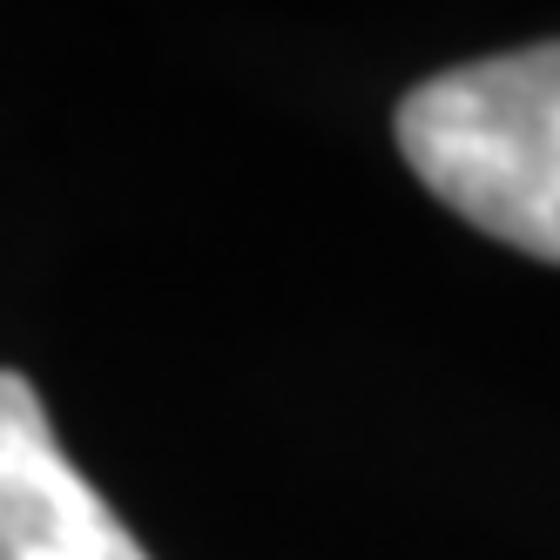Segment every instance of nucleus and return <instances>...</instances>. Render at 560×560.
<instances>
[{"label":"nucleus","mask_w":560,"mask_h":560,"mask_svg":"<svg viewBox=\"0 0 560 560\" xmlns=\"http://www.w3.org/2000/svg\"><path fill=\"white\" fill-rule=\"evenodd\" d=\"M398 149L472 230L560 264V42L419 82Z\"/></svg>","instance_id":"1"},{"label":"nucleus","mask_w":560,"mask_h":560,"mask_svg":"<svg viewBox=\"0 0 560 560\" xmlns=\"http://www.w3.org/2000/svg\"><path fill=\"white\" fill-rule=\"evenodd\" d=\"M0 560H149L55 446L21 372H0Z\"/></svg>","instance_id":"2"}]
</instances>
